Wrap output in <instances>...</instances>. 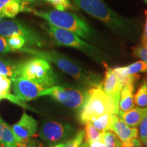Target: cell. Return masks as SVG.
<instances>
[{
  "mask_svg": "<svg viewBox=\"0 0 147 147\" xmlns=\"http://www.w3.org/2000/svg\"><path fill=\"white\" fill-rule=\"evenodd\" d=\"M10 80L12 81L14 95L23 102H29L40 97L41 93L45 89L41 86L23 77H18Z\"/></svg>",
  "mask_w": 147,
  "mask_h": 147,
  "instance_id": "cell-10",
  "label": "cell"
},
{
  "mask_svg": "<svg viewBox=\"0 0 147 147\" xmlns=\"http://www.w3.org/2000/svg\"><path fill=\"white\" fill-rule=\"evenodd\" d=\"M145 23L144 29H143V32L142 35V45L146 46L147 45V10L145 11Z\"/></svg>",
  "mask_w": 147,
  "mask_h": 147,
  "instance_id": "cell-33",
  "label": "cell"
},
{
  "mask_svg": "<svg viewBox=\"0 0 147 147\" xmlns=\"http://www.w3.org/2000/svg\"><path fill=\"white\" fill-rule=\"evenodd\" d=\"M25 10L33 12L35 15L45 19L53 26L74 33L84 40L93 42L97 45L104 46L105 44L87 22L73 12L57 10L38 11L30 8Z\"/></svg>",
  "mask_w": 147,
  "mask_h": 147,
  "instance_id": "cell-2",
  "label": "cell"
},
{
  "mask_svg": "<svg viewBox=\"0 0 147 147\" xmlns=\"http://www.w3.org/2000/svg\"><path fill=\"white\" fill-rule=\"evenodd\" d=\"M73 129L70 125L55 121H48L42 123L40 136L51 145L65 143L70 138Z\"/></svg>",
  "mask_w": 147,
  "mask_h": 147,
  "instance_id": "cell-9",
  "label": "cell"
},
{
  "mask_svg": "<svg viewBox=\"0 0 147 147\" xmlns=\"http://www.w3.org/2000/svg\"><path fill=\"white\" fill-rule=\"evenodd\" d=\"M19 51L45 59L50 63H54L64 72L89 88L99 86L102 82L100 75L84 69L74 61L57 51H40L29 48H22Z\"/></svg>",
  "mask_w": 147,
  "mask_h": 147,
  "instance_id": "cell-3",
  "label": "cell"
},
{
  "mask_svg": "<svg viewBox=\"0 0 147 147\" xmlns=\"http://www.w3.org/2000/svg\"><path fill=\"white\" fill-rule=\"evenodd\" d=\"M14 36L23 37L29 45L41 47L45 44V40L38 32L18 20L0 21V36L9 38Z\"/></svg>",
  "mask_w": 147,
  "mask_h": 147,
  "instance_id": "cell-8",
  "label": "cell"
},
{
  "mask_svg": "<svg viewBox=\"0 0 147 147\" xmlns=\"http://www.w3.org/2000/svg\"><path fill=\"white\" fill-rule=\"evenodd\" d=\"M141 142L140 140L137 138H132L129 140L122 142L121 147H140Z\"/></svg>",
  "mask_w": 147,
  "mask_h": 147,
  "instance_id": "cell-31",
  "label": "cell"
},
{
  "mask_svg": "<svg viewBox=\"0 0 147 147\" xmlns=\"http://www.w3.org/2000/svg\"><path fill=\"white\" fill-rule=\"evenodd\" d=\"M12 50L8 47L7 40L2 36H0V54L11 52Z\"/></svg>",
  "mask_w": 147,
  "mask_h": 147,
  "instance_id": "cell-32",
  "label": "cell"
},
{
  "mask_svg": "<svg viewBox=\"0 0 147 147\" xmlns=\"http://www.w3.org/2000/svg\"><path fill=\"white\" fill-rule=\"evenodd\" d=\"M0 101H1V100H0Z\"/></svg>",
  "mask_w": 147,
  "mask_h": 147,
  "instance_id": "cell-40",
  "label": "cell"
},
{
  "mask_svg": "<svg viewBox=\"0 0 147 147\" xmlns=\"http://www.w3.org/2000/svg\"><path fill=\"white\" fill-rule=\"evenodd\" d=\"M114 69L117 74L122 76L138 74L140 72L147 74V63L143 61H138L124 67H116Z\"/></svg>",
  "mask_w": 147,
  "mask_h": 147,
  "instance_id": "cell-18",
  "label": "cell"
},
{
  "mask_svg": "<svg viewBox=\"0 0 147 147\" xmlns=\"http://www.w3.org/2000/svg\"><path fill=\"white\" fill-rule=\"evenodd\" d=\"M18 75L45 89L55 86L58 82L50 62L38 57L20 62Z\"/></svg>",
  "mask_w": 147,
  "mask_h": 147,
  "instance_id": "cell-5",
  "label": "cell"
},
{
  "mask_svg": "<svg viewBox=\"0 0 147 147\" xmlns=\"http://www.w3.org/2000/svg\"><path fill=\"white\" fill-rule=\"evenodd\" d=\"M87 91L75 87L53 86L45 89L40 96L49 95L62 105L71 109H78L84 102Z\"/></svg>",
  "mask_w": 147,
  "mask_h": 147,
  "instance_id": "cell-7",
  "label": "cell"
},
{
  "mask_svg": "<svg viewBox=\"0 0 147 147\" xmlns=\"http://www.w3.org/2000/svg\"><path fill=\"white\" fill-rule=\"evenodd\" d=\"M46 29L57 45L78 49L102 65L108 60L106 53L95 46L82 40L74 33L54 27L50 24L47 26Z\"/></svg>",
  "mask_w": 147,
  "mask_h": 147,
  "instance_id": "cell-6",
  "label": "cell"
},
{
  "mask_svg": "<svg viewBox=\"0 0 147 147\" xmlns=\"http://www.w3.org/2000/svg\"><path fill=\"white\" fill-rule=\"evenodd\" d=\"M143 1H144V2H145V3H146V4H147V0H143Z\"/></svg>",
  "mask_w": 147,
  "mask_h": 147,
  "instance_id": "cell-38",
  "label": "cell"
},
{
  "mask_svg": "<svg viewBox=\"0 0 147 147\" xmlns=\"http://www.w3.org/2000/svg\"><path fill=\"white\" fill-rule=\"evenodd\" d=\"M147 115V107L132 108L127 112H118V115L123 121L131 127H137Z\"/></svg>",
  "mask_w": 147,
  "mask_h": 147,
  "instance_id": "cell-14",
  "label": "cell"
},
{
  "mask_svg": "<svg viewBox=\"0 0 147 147\" xmlns=\"http://www.w3.org/2000/svg\"><path fill=\"white\" fill-rule=\"evenodd\" d=\"M8 47L11 50L19 51L26 44V40L24 38L18 36L9 37L6 39Z\"/></svg>",
  "mask_w": 147,
  "mask_h": 147,
  "instance_id": "cell-25",
  "label": "cell"
},
{
  "mask_svg": "<svg viewBox=\"0 0 147 147\" xmlns=\"http://www.w3.org/2000/svg\"><path fill=\"white\" fill-rule=\"evenodd\" d=\"M133 54L137 58L140 59L147 63V45L137 46L133 49Z\"/></svg>",
  "mask_w": 147,
  "mask_h": 147,
  "instance_id": "cell-30",
  "label": "cell"
},
{
  "mask_svg": "<svg viewBox=\"0 0 147 147\" xmlns=\"http://www.w3.org/2000/svg\"><path fill=\"white\" fill-rule=\"evenodd\" d=\"M140 138L143 144L147 145V115L144 117L139 125Z\"/></svg>",
  "mask_w": 147,
  "mask_h": 147,
  "instance_id": "cell-29",
  "label": "cell"
},
{
  "mask_svg": "<svg viewBox=\"0 0 147 147\" xmlns=\"http://www.w3.org/2000/svg\"><path fill=\"white\" fill-rule=\"evenodd\" d=\"M134 103L138 107H147V78L144 79L134 95Z\"/></svg>",
  "mask_w": 147,
  "mask_h": 147,
  "instance_id": "cell-23",
  "label": "cell"
},
{
  "mask_svg": "<svg viewBox=\"0 0 147 147\" xmlns=\"http://www.w3.org/2000/svg\"><path fill=\"white\" fill-rule=\"evenodd\" d=\"M9 1H10V0H0V14H1V12L2 8Z\"/></svg>",
  "mask_w": 147,
  "mask_h": 147,
  "instance_id": "cell-36",
  "label": "cell"
},
{
  "mask_svg": "<svg viewBox=\"0 0 147 147\" xmlns=\"http://www.w3.org/2000/svg\"><path fill=\"white\" fill-rule=\"evenodd\" d=\"M12 130L18 140L30 138L38 131V123L32 116L23 112L21 118L12 126Z\"/></svg>",
  "mask_w": 147,
  "mask_h": 147,
  "instance_id": "cell-12",
  "label": "cell"
},
{
  "mask_svg": "<svg viewBox=\"0 0 147 147\" xmlns=\"http://www.w3.org/2000/svg\"><path fill=\"white\" fill-rule=\"evenodd\" d=\"M136 82H130L123 87L119 102V111L127 112L134 107V91Z\"/></svg>",
  "mask_w": 147,
  "mask_h": 147,
  "instance_id": "cell-15",
  "label": "cell"
},
{
  "mask_svg": "<svg viewBox=\"0 0 147 147\" xmlns=\"http://www.w3.org/2000/svg\"><path fill=\"white\" fill-rule=\"evenodd\" d=\"M23 11V7L16 0H10L4 5L1 14L3 17L14 18L18 13Z\"/></svg>",
  "mask_w": 147,
  "mask_h": 147,
  "instance_id": "cell-21",
  "label": "cell"
},
{
  "mask_svg": "<svg viewBox=\"0 0 147 147\" xmlns=\"http://www.w3.org/2000/svg\"><path fill=\"white\" fill-rule=\"evenodd\" d=\"M140 147H142V146H140Z\"/></svg>",
  "mask_w": 147,
  "mask_h": 147,
  "instance_id": "cell-42",
  "label": "cell"
},
{
  "mask_svg": "<svg viewBox=\"0 0 147 147\" xmlns=\"http://www.w3.org/2000/svg\"><path fill=\"white\" fill-rule=\"evenodd\" d=\"M84 127V142L90 144L91 143L102 138L103 132L97 129L91 123H87Z\"/></svg>",
  "mask_w": 147,
  "mask_h": 147,
  "instance_id": "cell-22",
  "label": "cell"
},
{
  "mask_svg": "<svg viewBox=\"0 0 147 147\" xmlns=\"http://www.w3.org/2000/svg\"><path fill=\"white\" fill-rule=\"evenodd\" d=\"M84 130H80L76 135L65 142V147H81L84 140Z\"/></svg>",
  "mask_w": 147,
  "mask_h": 147,
  "instance_id": "cell-26",
  "label": "cell"
},
{
  "mask_svg": "<svg viewBox=\"0 0 147 147\" xmlns=\"http://www.w3.org/2000/svg\"><path fill=\"white\" fill-rule=\"evenodd\" d=\"M17 141L12 128L0 118V144L4 147H13Z\"/></svg>",
  "mask_w": 147,
  "mask_h": 147,
  "instance_id": "cell-17",
  "label": "cell"
},
{
  "mask_svg": "<svg viewBox=\"0 0 147 147\" xmlns=\"http://www.w3.org/2000/svg\"><path fill=\"white\" fill-rule=\"evenodd\" d=\"M50 3L57 10H66L72 9L69 0H45Z\"/></svg>",
  "mask_w": 147,
  "mask_h": 147,
  "instance_id": "cell-27",
  "label": "cell"
},
{
  "mask_svg": "<svg viewBox=\"0 0 147 147\" xmlns=\"http://www.w3.org/2000/svg\"><path fill=\"white\" fill-rule=\"evenodd\" d=\"M0 147H4V146H3V145H1V144H0Z\"/></svg>",
  "mask_w": 147,
  "mask_h": 147,
  "instance_id": "cell-39",
  "label": "cell"
},
{
  "mask_svg": "<svg viewBox=\"0 0 147 147\" xmlns=\"http://www.w3.org/2000/svg\"><path fill=\"white\" fill-rule=\"evenodd\" d=\"M115 115L112 114H104L95 120L91 121V123L95 128L102 132L111 130L115 123Z\"/></svg>",
  "mask_w": 147,
  "mask_h": 147,
  "instance_id": "cell-20",
  "label": "cell"
},
{
  "mask_svg": "<svg viewBox=\"0 0 147 147\" xmlns=\"http://www.w3.org/2000/svg\"><path fill=\"white\" fill-rule=\"evenodd\" d=\"M16 1H18V2L21 3L22 7H23V11L25 10V6H26L27 5L31 4V3H33L35 2H38V1H45V0H16Z\"/></svg>",
  "mask_w": 147,
  "mask_h": 147,
  "instance_id": "cell-34",
  "label": "cell"
},
{
  "mask_svg": "<svg viewBox=\"0 0 147 147\" xmlns=\"http://www.w3.org/2000/svg\"><path fill=\"white\" fill-rule=\"evenodd\" d=\"M102 138L106 147H121L122 142L111 130L103 132Z\"/></svg>",
  "mask_w": 147,
  "mask_h": 147,
  "instance_id": "cell-24",
  "label": "cell"
},
{
  "mask_svg": "<svg viewBox=\"0 0 147 147\" xmlns=\"http://www.w3.org/2000/svg\"><path fill=\"white\" fill-rule=\"evenodd\" d=\"M3 17V16L2 15H1V14H0V21H1V18H2Z\"/></svg>",
  "mask_w": 147,
  "mask_h": 147,
  "instance_id": "cell-37",
  "label": "cell"
},
{
  "mask_svg": "<svg viewBox=\"0 0 147 147\" xmlns=\"http://www.w3.org/2000/svg\"><path fill=\"white\" fill-rule=\"evenodd\" d=\"M81 10L102 21L120 38H133L138 34L136 19L127 18L117 13L103 0H74Z\"/></svg>",
  "mask_w": 147,
  "mask_h": 147,
  "instance_id": "cell-1",
  "label": "cell"
},
{
  "mask_svg": "<svg viewBox=\"0 0 147 147\" xmlns=\"http://www.w3.org/2000/svg\"><path fill=\"white\" fill-rule=\"evenodd\" d=\"M89 147H106V146L105 143L103 141L102 138H101L98 140H96L95 142L91 143L89 144Z\"/></svg>",
  "mask_w": 147,
  "mask_h": 147,
  "instance_id": "cell-35",
  "label": "cell"
},
{
  "mask_svg": "<svg viewBox=\"0 0 147 147\" xmlns=\"http://www.w3.org/2000/svg\"><path fill=\"white\" fill-rule=\"evenodd\" d=\"M11 84H12V81L10 78L0 74V100L5 99L23 108H28V106L25 103L20 101L15 95L11 94Z\"/></svg>",
  "mask_w": 147,
  "mask_h": 147,
  "instance_id": "cell-16",
  "label": "cell"
},
{
  "mask_svg": "<svg viewBox=\"0 0 147 147\" xmlns=\"http://www.w3.org/2000/svg\"><path fill=\"white\" fill-rule=\"evenodd\" d=\"M118 104L104 93L100 84L89 88L86 92L85 100L80 108L79 119L82 123L86 124L104 114L118 115Z\"/></svg>",
  "mask_w": 147,
  "mask_h": 147,
  "instance_id": "cell-4",
  "label": "cell"
},
{
  "mask_svg": "<svg viewBox=\"0 0 147 147\" xmlns=\"http://www.w3.org/2000/svg\"><path fill=\"white\" fill-rule=\"evenodd\" d=\"M146 146H147V145H146Z\"/></svg>",
  "mask_w": 147,
  "mask_h": 147,
  "instance_id": "cell-41",
  "label": "cell"
},
{
  "mask_svg": "<svg viewBox=\"0 0 147 147\" xmlns=\"http://www.w3.org/2000/svg\"><path fill=\"white\" fill-rule=\"evenodd\" d=\"M103 65L105 67V74L101 84L102 88L104 93L119 105L121 92L124 86L114 68L109 67L107 63H104Z\"/></svg>",
  "mask_w": 147,
  "mask_h": 147,
  "instance_id": "cell-11",
  "label": "cell"
},
{
  "mask_svg": "<svg viewBox=\"0 0 147 147\" xmlns=\"http://www.w3.org/2000/svg\"><path fill=\"white\" fill-rule=\"evenodd\" d=\"M13 147H43V144L36 140L28 138L17 141Z\"/></svg>",
  "mask_w": 147,
  "mask_h": 147,
  "instance_id": "cell-28",
  "label": "cell"
},
{
  "mask_svg": "<svg viewBox=\"0 0 147 147\" xmlns=\"http://www.w3.org/2000/svg\"><path fill=\"white\" fill-rule=\"evenodd\" d=\"M19 63L0 59V74L10 79L18 78Z\"/></svg>",
  "mask_w": 147,
  "mask_h": 147,
  "instance_id": "cell-19",
  "label": "cell"
},
{
  "mask_svg": "<svg viewBox=\"0 0 147 147\" xmlns=\"http://www.w3.org/2000/svg\"><path fill=\"white\" fill-rule=\"evenodd\" d=\"M111 131L118 136L121 142H125L132 138H136L138 136V129L137 127L129 126L117 115L115 117V123Z\"/></svg>",
  "mask_w": 147,
  "mask_h": 147,
  "instance_id": "cell-13",
  "label": "cell"
}]
</instances>
